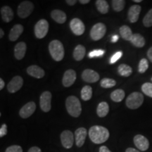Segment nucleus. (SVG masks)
Masks as SVG:
<instances>
[{"label": "nucleus", "instance_id": "2eb2a0df", "mask_svg": "<svg viewBox=\"0 0 152 152\" xmlns=\"http://www.w3.org/2000/svg\"><path fill=\"white\" fill-rule=\"evenodd\" d=\"M76 80V73L74 70H67L64 74L62 83L66 87H69L74 84Z\"/></svg>", "mask_w": 152, "mask_h": 152}, {"label": "nucleus", "instance_id": "f3484780", "mask_svg": "<svg viewBox=\"0 0 152 152\" xmlns=\"http://www.w3.org/2000/svg\"><path fill=\"white\" fill-rule=\"evenodd\" d=\"M142 7L140 5L134 4L130 7L129 9L128 13V20L131 23H134L138 20L139 17H140V12H141Z\"/></svg>", "mask_w": 152, "mask_h": 152}, {"label": "nucleus", "instance_id": "ddd939ff", "mask_svg": "<svg viewBox=\"0 0 152 152\" xmlns=\"http://www.w3.org/2000/svg\"><path fill=\"white\" fill-rule=\"evenodd\" d=\"M36 109V104L34 102H30L23 106L19 111V115L22 118H28L34 113Z\"/></svg>", "mask_w": 152, "mask_h": 152}, {"label": "nucleus", "instance_id": "9b49d317", "mask_svg": "<svg viewBox=\"0 0 152 152\" xmlns=\"http://www.w3.org/2000/svg\"><path fill=\"white\" fill-rule=\"evenodd\" d=\"M133 141H134V144L136 146V147L140 151H145L149 149V140L146 137L142 135V134H137L134 136Z\"/></svg>", "mask_w": 152, "mask_h": 152}, {"label": "nucleus", "instance_id": "423d86ee", "mask_svg": "<svg viewBox=\"0 0 152 152\" xmlns=\"http://www.w3.org/2000/svg\"><path fill=\"white\" fill-rule=\"evenodd\" d=\"M106 32V26L102 23H98L93 26L90 30V37L93 40L98 41L104 37Z\"/></svg>", "mask_w": 152, "mask_h": 152}, {"label": "nucleus", "instance_id": "a19ab883", "mask_svg": "<svg viewBox=\"0 0 152 152\" xmlns=\"http://www.w3.org/2000/svg\"><path fill=\"white\" fill-rule=\"evenodd\" d=\"M147 57L149 58L150 61L152 63V47H150L149 49V50L147 51Z\"/></svg>", "mask_w": 152, "mask_h": 152}, {"label": "nucleus", "instance_id": "473e14b6", "mask_svg": "<svg viewBox=\"0 0 152 152\" xmlns=\"http://www.w3.org/2000/svg\"><path fill=\"white\" fill-rule=\"evenodd\" d=\"M144 26L147 28H149L152 26V9L147 13L142 20Z\"/></svg>", "mask_w": 152, "mask_h": 152}, {"label": "nucleus", "instance_id": "cd10ccee", "mask_svg": "<svg viewBox=\"0 0 152 152\" xmlns=\"http://www.w3.org/2000/svg\"><path fill=\"white\" fill-rule=\"evenodd\" d=\"M125 93L122 89L114 90L111 94V99L115 102H121L125 98Z\"/></svg>", "mask_w": 152, "mask_h": 152}, {"label": "nucleus", "instance_id": "c756f323", "mask_svg": "<svg viewBox=\"0 0 152 152\" xmlns=\"http://www.w3.org/2000/svg\"><path fill=\"white\" fill-rule=\"evenodd\" d=\"M92 89L89 85H86L81 90V98L84 101H89L92 98Z\"/></svg>", "mask_w": 152, "mask_h": 152}, {"label": "nucleus", "instance_id": "ea45409f", "mask_svg": "<svg viewBox=\"0 0 152 152\" xmlns=\"http://www.w3.org/2000/svg\"><path fill=\"white\" fill-rule=\"evenodd\" d=\"M28 152H42L41 149L37 147H33L28 150Z\"/></svg>", "mask_w": 152, "mask_h": 152}, {"label": "nucleus", "instance_id": "c9c22d12", "mask_svg": "<svg viewBox=\"0 0 152 152\" xmlns=\"http://www.w3.org/2000/svg\"><path fill=\"white\" fill-rule=\"evenodd\" d=\"M105 53V50L102 49H94L88 54V57L90 58H96V57H102Z\"/></svg>", "mask_w": 152, "mask_h": 152}, {"label": "nucleus", "instance_id": "4be33fe9", "mask_svg": "<svg viewBox=\"0 0 152 152\" xmlns=\"http://www.w3.org/2000/svg\"><path fill=\"white\" fill-rule=\"evenodd\" d=\"M51 17L54 19V20L58 23L62 24L66 22V14L64 11L61 10H58V9H55L53 10L51 12Z\"/></svg>", "mask_w": 152, "mask_h": 152}, {"label": "nucleus", "instance_id": "de8ad7c7", "mask_svg": "<svg viewBox=\"0 0 152 152\" xmlns=\"http://www.w3.org/2000/svg\"><path fill=\"white\" fill-rule=\"evenodd\" d=\"M90 0H80V3L83 4H86L90 3Z\"/></svg>", "mask_w": 152, "mask_h": 152}, {"label": "nucleus", "instance_id": "49530a36", "mask_svg": "<svg viewBox=\"0 0 152 152\" xmlns=\"http://www.w3.org/2000/svg\"><path fill=\"white\" fill-rule=\"evenodd\" d=\"M4 87V81L2 78H0V90H1Z\"/></svg>", "mask_w": 152, "mask_h": 152}, {"label": "nucleus", "instance_id": "6e6552de", "mask_svg": "<svg viewBox=\"0 0 152 152\" xmlns=\"http://www.w3.org/2000/svg\"><path fill=\"white\" fill-rule=\"evenodd\" d=\"M52 93L49 91H45L42 93L39 99V105L44 112H49L52 108Z\"/></svg>", "mask_w": 152, "mask_h": 152}, {"label": "nucleus", "instance_id": "8fccbe9b", "mask_svg": "<svg viewBox=\"0 0 152 152\" xmlns=\"http://www.w3.org/2000/svg\"><path fill=\"white\" fill-rule=\"evenodd\" d=\"M134 2H137V3H140V2H142V0H134Z\"/></svg>", "mask_w": 152, "mask_h": 152}, {"label": "nucleus", "instance_id": "a211bd4d", "mask_svg": "<svg viewBox=\"0 0 152 152\" xmlns=\"http://www.w3.org/2000/svg\"><path fill=\"white\" fill-rule=\"evenodd\" d=\"M27 46L24 42L17 43L14 47V56L17 60H21L24 58L26 53Z\"/></svg>", "mask_w": 152, "mask_h": 152}, {"label": "nucleus", "instance_id": "58836bf2", "mask_svg": "<svg viewBox=\"0 0 152 152\" xmlns=\"http://www.w3.org/2000/svg\"><path fill=\"white\" fill-rule=\"evenodd\" d=\"M7 134V125L3 124L0 128V137H3Z\"/></svg>", "mask_w": 152, "mask_h": 152}, {"label": "nucleus", "instance_id": "39448f33", "mask_svg": "<svg viewBox=\"0 0 152 152\" xmlns=\"http://www.w3.org/2000/svg\"><path fill=\"white\" fill-rule=\"evenodd\" d=\"M34 9L33 4L30 1H23L20 4L18 7V16L21 18H27L31 14Z\"/></svg>", "mask_w": 152, "mask_h": 152}, {"label": "nucleus", "instance_id": "c85d7f7f", "mask_svg": "<svg viewBox=\"0 0 152 152\" xmlns=\"http://www.w3.org/2000/svg\"><path fill=\"white\" fill-rule=\"evenodd\" d=\"M96 7L97 10L99 11L101 14H105L109 11V5L105 0H96Z\"/></svg>", "mask_w": 152, "mask_h": 152}, {"label": "nucleus", "instance_id": "412c9836", "mask_svg": "<svg viewBox=\"0 0 152 152\" xmlns=\"http://www.w3.org/2000/svg\"><path fill=\"white\" fill-rule=\"evenodd\" d=\"M1 15L3 21L5 23L11 22L14 16L12 9L9 6H4L1 9Z\"/></svg>", "mask_w": 152, "mask_h": 152}, {"label": "nucleus", "instance_id": "b1692460", "mask_svg": "<svg viewBox=\"0 0 152 152\" xmlns=\"http://www.w3.org/2000/svg\"><path fill=\"white\" fill-rule=\"evenodd\" d=\"M86 54L85 47L82 45H78L75 47L73 51V58L75 61H81L83 59Z\"/></svg>", "mask_w": 152, "mask_h": 152}, {"label": "nucleus", "instance_id": "7c9ffc66", "mask_svg": "<svg viewBox=\"0 0 152 152\" xmlns=\"http://www.w3.org/2000/svg\"><path fill=\"white\" fill-rule=\"evenodd\" d=\"M112 7L114 11L119 12L123 10L125 6V1L124 0H113L111 1Z\"/></svg>", "mask_w": 152, "mask_h": 152}, {"label": "nucleus", "instance_id": "3c124183", "mask_svg": "<svg viewBox=\"0 0 152 152\" xmlns=\"http://www.w3.org/2000/svg\"><path fill=\"white\" fill-rule=\"evenodd\" d=\"M151 81H152V77H151Z\"/></svg>", "mask_w": 152, "mask_h": 152}, {"label": "nucleus", "instance_id": "09e8293b", "mask_svg": "<svg viewBox=\"0 0 152 152\" xmlns=\"http://www.w3.org/2000/svg\"><path fill=\"white\" fill-rule=\"evenodd\" d=\"M4 30L1 29H0V38H1L4 36Z\"/></svg>", "mask_w": 152, "mask_h": 152}, {"label": "nucleus", "instance_id": "6ab92c4d", "mask_svg": "<svg viewBox=\"0 0 152 152\" xmlns=\"http://www.w3.org/2000/svg\"><path fill=\"white\" fill-rule=\"evenodd\" d=\"M27 73L29 75L35 78L39 79L43 77L45 75V72L42 68L37 65L30 66L27 68Z\"/></svg>", "mask_w": 152, "mask_h": 152}, {"label": "nucleus", "instance_id": "20e7f679", "mask_svg": "<svg viewBox=\"0 0 152 152\" xmlns=\"http://www.w3.org/2000/svg\"><path fill=\"white\" fill-rule=\"evenodd\" d=\"M144 102V96L142 93L134 92L131 93L127 98L126 104L127 107L130 109H137L142 105Z\"/></svg>", "mask_w": 152, "mask_h": 152}, {"label": "nucleus", "instance_id": "72a5a7b5", "mask_svg": "<svg viewBox=\"0 0 152 152\" xmlns=\"http://www.w3.org/2000/svg\"><path fill=\"white\" fill-rule=\"evenodd\" d=\"M149 68V62L146 58H142L139 63L138 71L140 73H144Z\"/></svg>", "mask_w": 152, "mask_h": 152}, {"label": "nucleus", "instance_id": "37998d69", "mask_svg": "<svg viewBox=\"0 0 152 152\" xmlns=\"http://www.w3.org/2000/svg\"><path fill=\"white\" fill-rule=\"evenodd\" d=\"M66 2L67 3L68 5L73 6V5H75L76 3H77V1H76V0H66Z\"/></svg>", "mask_w": 152, "mask_h": 152}, {"label": "nucleus", "instance_id": "f257e3e1", "mask_svg": "<svg viewBox=\"0 0 152 152\" xmlns=\"http://www.w3.org/2000/svg\"><path fill=\"white\" fill-rule=\"evenodd\" d=\"M109 131L100 125H94L89 130V137L93 143L99 144L104 143L109 138Z\"/></svg>", "mask_w": 152, "mask_h": 152}, {"label": "nucleus", "instance_id": "393cba45", "mask_svg": "<svg viewBox=\"0 0 152 152\" xmlns=\"http://www.w3.org/2000/svg\"><path fill=\"white\" fill-rule=\"evenodd\" d=\"M109 111V106L105 102H102L98 104L97 109H96V113L99 117L104 118L107 115Z\"/></svg>", "mask_w": 152, "mask_h": 152}, {"label": "nucleus", "instance_id": "bb28decb", "mask_svg": "<svg viewBox=\"0 0 152 152\" xmlns=\"http://www.w3.org/2000/svg\"><path fill=\"white\" fill-rule=\"evenodd\" d=\"M118 72L119 75L123 77H129L132 73V69L130 66L123 64L118 66Z\"/></svg>", "mask_w": 152, "mask_h": 152}, {"label": "nucleus", "instance_id": "f704fd0d", "mask_svg": "<svg viewBox=\"0 0 152 152\" xmlns=\"http://www.w3.org/2000/svg\"><path fill=\"white\" fill-rule=\"evenodd\" d=\"M142 91L144 94L152 98V83H145L142 85Z\"/></svg>", "mask_w": 152, "mask_h": 152}, {"label": "nucleus", "instance_id": "e433bc0d", "mask_svg": "<svg viewBox=\"0 0 152 152\" xmlns=\"http://www.w3.org/2000/svg\"><path fill=\"white\" fill-rule=\"evenodd\" d=\"M122 56H123V52H121V51H118V52H115V54L111 57V58H110V64H115V63L117 62Z\"/></svg>", "mask_w": 152, "mask_h": 152}, {"label": "nucleus", "instance_id": "7ed1b4c3", "mask_svg": "<svg viewBox=\"0 0 152 152\" xmlns=\"http://www.w3.org/2000/svg\"><path fill=\"white\" fill-rule=\"evenodd\" d=\"M49 50L52 58L56 61H61L64 57V48L59 40L54 39L49 43Z\"/></svg>", "mask_w": 152, "mask_h": 152}, {"label": "nucleus", "instance_id": "f8f14e48", "mask_svg": "<svg viewBox=\"0 0 152 152\" xmlns=\"http://www.w3.org/2000/svg\"><path fill=\"white\" fill-rule=\"evenodd\" d=\"M23 85V79L20 76H15L9 83L7 85V90L9 92L15 93L21 88Z\"/></svg>", "mask_w": 152, "mask_h": 152}, {"label": "nucleus", "instance_id": "dca6fc26", "mask_svg": "<svg viewBox=\"0 0 152 152\" xmlns=\"http://www.w3.org/2000/svg\"><path fill=\"white\" fill-rule=\"evenodd\" d=\"M87 131L85 128H79L75 132V141L77 147H82L84 145Z\"/></svg>", "mask_w": 152, "mask_h": 152}, {"label": "nucleus", "instance_id": "5701e85b", "mask_svg": "<svg viewBox=\"0 0 152 152\" xmlns=\"http://www.w3.org/2000/svg\"><path fill=\"white\" fill-rule=\"evenodd\" d=\"M130 42L133 46L137 47V48H142L145 45V39L140 33L133 34Z\"/></svg>", "mask_w": 152, "mask_h": 152}, {"label": "nucleus", "instance_id": "aec40b11", "mask_svg": "<svg viewBox=\"0 0 152 152\" xmlns=\"http://www.w3.org/2000/svg\"><path fill=\"white\" fill-rule=\"evenodd\" d=\"M23 32V26L20 24H16L11 28L9 35V38L11 41H16Z\"/></svg>", "mask_w": 152, "mask_h": 152}, {"label": "nucleus", "instance_id": "a18cd8bd", "mask_svg": "<svg viewBox=\"0 0 152 152\" xmlns=\"http://www.w3.org/2000/svg\"><path fill=\"white\" fill-rule=\"evenodd\" d=\"M125 152H140L139 150L134 149V148H128L126 150H125Z\"/></svg>", "mask_w": 152, "mask_h": 152}, {"label": "nucleus", "instance_id": "0eeeda50", "mask_svg": "<svg viewBox=\"0 0 152 152\" xmlns=\"http://www.w3.org/2000/svg\"><path fill=\"white\" fill-rule=\"evenodd\" d=\"M49 30V23L45 19H41L35 26V35L38 39H42Z\"/></svg>", "mask_w": 152, "mask_h": 152}, {"label": "nucleus", "instance_id": "c03bdc74", "mask_svg": "<svg viewBox=\"0 0 152 152\" xmlns=\"http://www.w3.org/2000/svg\"><path fill=\"white\" fill-rule=\"evenodd\" d=\"M118 38H119V37L118 35H113V37H111V42L112 43H115V42H117V41L118 40Z\"/></svg>", "mask_w": 152, "mask_h": 152}, {"label": "nucleus", "instance_id": "f03ea898", "mask_svg": "<svg viewBox=\"0 0 152 152\" xmlns=\"http://www.w3.org/2000/svg\"><path fill=\"white\" fill-rule=\"evenodd\" d=\"M66 107L68 113L71 116L77 118L82 112L81 104L80 100L75 96H70L66 99Z\"/></svg>", "mask_w": 152, "mask_h": 152}, {"label": "nucleus", "instance_id": "1a4fd4ad", "mask_svg": "<svg viewBox=\"0 0 152 152\" xmlns=\"http://www.w3.org/2000/svg\"><path fill=\"white\" fill-rule=\"evenodd\" d=\"M70 28H71L72 32H73L75 35H82L85 33V25L80 19L77 18L72 19L71 21L70 22Z\"/></svg>", "mask_w": 152, "mask_h": 152}, {"label": "nucleus", "instance_id": "4c0bfd02", "mask_svg": "<svg viewBox=\"0 0 152 152\" xmlns=\"http://www.w3.org/2000/svg\"><path fill=\"white\" fill-rule=\"evenodd\" d=\"M5 152H23V149L18 145H12L7 148Z\"/></svg>", "mask_w": 152, "mask_h": 152}, {"label": "nucleus", "instance_id": "9d476101", "mask_svg": "<svg viewBox=\"0 0 152 152\" xmlns=\"http://www.w3.org/2000/svg\"><path fill=\"white\" fill-rule=\"evenodd\" d=\"M74 139L73 133L70 130H64L61 134V142L66 149H71L73 147Z\"/></svg>", "mask_w": 152, "mask_h": 152}, {"label": "nucleus", "instance_id": "79ce46f5", "mask_svg": "<svg viewBox=\"0 0 152 152\" xmlns=\"http://www.w3.org/2000/svg\"><path fill=\"white\" fill-rule=\"evenodd\" d=\"M99 152H111L110 151V149L108 148L107 147H106V146H102L99 148Z\"/></svg>", "mask_w": 152, "mask_h": 152}, {"label": "nucleus", "instance_id": "2f4dec72", "mask_svg": "<svg viewBox=\"0 0 152 152\" xmlns=\"http://www.w3.org/2000/svg\"><path fill=\"white\" fill-rule=\"evenodd\" d=\"M115 85H116L115 80L111 78H108V77L102 79L100 82V85L103 88H111V87L115 86Z\"/></svg>", "mask_w": 152, "mask_h": 152}, {"label": "nucleus", "instance_id": "4468645a", "mask_svg": "<svg viewBox=\"0 0 152 152\" xmlns=\"http://www.w3.org/2000/svg\"><path fill=\"white\" fill-rule=\"evenodd\" d=\"M82 79L86 83H94L99 80V75L92 69H85L82 73Z\"/></svg>", "mask_w": 152, "mask_h": 152}, {"label": "nucleus", "instance_id": "a878e982", "mask_svg": "<svg viewBox=\"0 0 152 152\" xmlns=\"http://www.w3.org/2000/svg\"><path fill=\"white\" fill-rule=\"evenodd\" d=\"M120 34L123 39L127 41H130L133 35L132 30L128 26H123L120 28Z\"/></svg>", "mask_w": 152, "mask_h": 152}]
</instances>
